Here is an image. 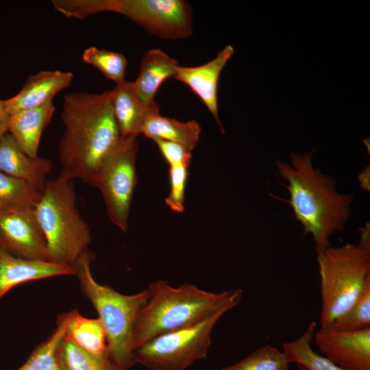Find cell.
Listing matches in <instances>:
<instances>
[{"instance_id": "6da1fadb", "label": "cell", "mask_w": 370, "mask_h": 370, "mask_svg": "<svg viewBox=\"0 0 370 370\" xmlns=\"http://www.w3.org/2000/svg\"><path fill=\"white\" fill-rule=\"evenodd\" d=\"M61 119L60 173L93 186L99 169L124 138L113 112L112 90L66 95Z\"/></svg>"}, {"instance_id": "7a4b0ae2", "label": "cell", "mask_w": 370, "mask_h": 370, "mask_svg": "<svg viewBox=\"0 0 370 370\" xmlns=\"http://www.w3.org/2000/svg\"><path fill=\"white\" fill-rule=\"evenodd\" d=\"M275 168L286 184L295 217L310 234L318 254L330 247V238L342 232L352 214L354 197L336 190V180L312 164V152L291 153L289 162L277 160Z\"/></svg>"}, {"instance_id": "3957f363", "label": "cell", "mask_w": 370, "mask_h": 370, "mask_svg": "<svg viewBox=\"0 0 370 370\" xmlns=\"http://www.w3.org/2000/svg\"><path fill=\"white\" fill-rule=\"evenodd\" d=\"M147 291L134 328V351L157 336L198 323L224 306L236 307L243 296L241 289L214 293L190 284L174 288L162 280L151 283Z\"/></svg>"}, {"instance_id": "277c9868", "label": "cell", "mask_w": 370, "mask_h": 370, "mask_svg": "<svg viewBox=\"0 0 370 370\" xmlns=\"http://www.w3.org/2000/svg\"><path fill=\"white\" fill-rule=\"evenodd\" d=\"M95 255L90 251L72 266L84 295L97 310L105 329L110 357L121 370L135 363L132 335L137 316L147 297V288L134 295H123L93 278L90 264Z\"/></svg>"}, {"instance_id": "5b68a950", "label": "cell", "mask_w": 370, "mask_h": 370, "mask_svg": "<svg viewBox=\"0 0 370 370\" xmlns=\"http://www.w3.org/2000/svg\"><path fill=\"white\" fill-rule=\"evenodd\" d=\"M73 180L60 173L47 180L36 215L50 260L73 266L89 251L90 230L77 207Z\"/></svg>"}, {"instance_id": "8992f818", "label": "cell", "mask_w": 370, "mask_h": 370, "mask_svg": "<svg viewBox=\"0 0 370 370\" xmlns=\"http://www.w3.org/2000/svg\"><path fill=\"white\" fill-rule=\"evenodd\" d=\"M321 279V327L331 326L358 298L370 277V249L360 245L330 246L317 257Z\"/></svg>"}, {"instance_id": "52a82bcc", "label": "cell", "mask_w": 370, "mask_h": 370, "mask_svg": "<svg viewBox=\"0 0 370 370\" xmlns=\"http://www.w3.org/2000/svg\"><path fill=\"white\" fill-rule=\"evenodd\" d=\"M235 306H224L201 321L157 336L134 351L135 363L149 370H185L206 357L219 319Z\"/></svg>"}, {"instance_id": "ba28073f", "label": "cell", "mask_w": 370, "mask_h": 370, "mask_svg": "<svg viewBox=\"0 0 370 370\" xmlns=\"http://www.w3.org/2000/svg\"><path fill=\"white\" fill-rule=\"evenodd\" d=\"M137 136H126L105 160L93 186L100 190L111 222L125 233L137 184Z\"/></svg>"}, {"instance_id": "9c48e42d", "label": "cell", "mask_w": 370, "mask_h": 370, "mask_svg": "<svg viewBox=\"0 0 370 370\" xmlns=\"http://www.w3.org/2000/svg\"><path fill=\"white\" fill-rule=\"evenodd\" d=\"M121 14L161 38L184 39L192 34L190 4L183 0H115Z\"/></svg>"}, {"instance_id": "30bf717a", "label": "cell", "mask_w": 370, "mask_h": 370, "mask_svg": "<svg viewBox=\"0 0 370 370\" xmlns=\"http://www.w3.org/2000/svg\"><path fill=\"white\" fill-rule=\"evenodd\" d=\"M0 247L18 257L51 261L36 210L0 213Z\"/></svg>"}, {"instance_id": "8fae6325", "label": "cell", "mask_w": 370, "mask_h": 370, "mask_svg": "<svg viewBox=\"0 0 370 370\" xmlns=\"http://www.w3.org/2000/svg\"><path fill=\"white\" fill-rule=\"evenodd\" d=\"M315 343L325 357L344 370H370V329L338 330L321 327Z\"/></svg>"}, {"instance_id": "7c38bea8", "label": "cell", "mask_w": 370, "mask_h": 370, "mask_svg": "<svg viewBox=\"0 0 370 370\" xmlns=\"http://www.w3.org/2000/svg\"><path fill=\"white\" fill-rule=\"evenodd\" d=\"M234 49L227 45L210 61L196 66H181L174 78L188 86L203 101L213 116L222 134H225L221 123L218 108V85L221 71L231 59Z\"/></svg>"}, {"instance_id": "4fadbf2b", "label": "cell", "mask_w": 370, "mask_h": 370, "mask_svg": "<svg viewBox=\"0 0 370 370\" xmlns=\"http://www.w3.org/2000/svg\"><path fill=\"white\" fill-rule=\"evenodd\" d=\"M71 275H75V271L70 265L18 257L0 247V299L24 282Z\"/></svg>"}, {"instance_id": "5bb4252c", "label": "cell", "mask_w": 370, "mask_h": 370, "mask_svg": "<svg viewBox=\"0 0 370 370\" xmlns=\"http://www.w3.org/2000/svg\"><path fill=\"white\" fill-rule=\"evenodd\" d=\"M73 74L61 71H42L30 75L14 96L3 100L9 116L53 101L54 96L71 83Z\"/></svg>"}, {"instance_id": "9a60e30c", "label": "cell", "mask_w": 370, "mask_h": 370, "mask_svg": "<svg viewBox=\"0 0 370 370\" xmlns=\"http://www.w3.org/2000/svg\"><path fill=\"white\" fill-rule=\"evenodd\" d=\"M52 169V161L29 156L10 133L7 132L0 140L1 172L27 181L42 191L47 176Z\"/></svg>"}, {"instance_id": "2e32d148", "label": "cell", "mask_w": 370, "mask_h": 370, "mask_svg": "<svg viewBox=\"0 0 370 370\" xmlns=\"http://www.w3.org/2000/svg\"><path fill=\"white\" fill-rule=\"evenodd\" d=\"M112 90V108L123 136H137L147 118L160 113L159 105L149 106L138 97L133 82L125 79L116 84Z\"/></svg>"}, {"instance_id": "e0dca14e", "label": "cell", "mask_w": 370, "mask_h": 370, "mask_svg": "<svg viewBox=\"0 0 370 370\" xmlns=\"http://www.w3.org/2000/svg\"><path fill=\"white\" fill-rule=\"evenodd\" d=\"M55 112L52 101L37 108L24 110L9 116L8 133L29 156L38 157V149L42 132Z\"/></svg>"}, {"instance_id": "ac0fdd59", "label": "cell", "mask_w": 370, "mask_h": 370, "mask_svg": "<svg viewBox=\"0 0 370 370\" xmlns=\"http://www.w3.org/2000/svg\"><path fill=\"white\" fill-rule=\"evenodd\" d=\"M179 66L177 60L162 50L147 51L142 57L138 75L133 82L141 101L149 106L158 105L155 101L158 90L166 79L174 77Z\"/></svg>"}, {"instance_id": "d6986e66", "label": "cell", "mask_w": 370, "mask_h": 370, "mask_svg": "<svg viewBox=\"0 0 370 370\" xmlns=\"http://www.w3.org/2000/svg\"><path fill=\"white\" fill-rule=\"evenodd\" d=\"M60 315L64 321V338L95 354L109 352L106 333L99 318L85 317L77 310Z\"/></svg>"}, {"instance_id": "ffe728a7", "label": "cell", "mask_w": 370, "mask_h": 370, "mask_svg": "<svg viewBox=\"0 0 370 370\" xmlns=\"http://www.w3.org/2000/svg\"><path fill=\"white\" fill-rule=\"evenodd\" d=\"M201 132L199 124L195 120L180 121L158 113L147 118L140 134L152 140L161 139L173 142L193 151L199 140Z\"/></svg>"}, {"instance_id": "44dd1931", "label": "cell", "mask_w": 370, "mask_h": 370, "mask_svg": "<svg viewBox=\"0 0 370 370\" xmlns=\"http://www.w3.org/2000/svg\"><path fill=\"white\" fill-rule=\"evenodd\" d=\"M42 193L32 184L0 171V213L36 210Z\"/></svg>"}, {"instance_id": "7402d4cb", "label": "cell", "mask_w": 370, "mask_h": 370, "mask_svg": "<svg viewBox=\"0 0 370 370\" xmlns=\"http://www.w3.org/2000/svg\"><path fill=\"white\" fill-rule=\"evenodd\" d=\"M64 332V321L60 315L51 335L38 345L26 361L15 370H68L60 351Z\"/></svg>"}, {"instance_id": "603a6c76", "label": "cell", "mask_w": 370, "mask_h": 370, "mask_svg": "<svg viewBox=\"0 0 370 370\" xmlns=\"http://www.w3.org/2000/svg\"><path fill=\"white\" fill-rule=\"evenodd\" d=\"M316 327L317 323L311 321L302 335L283 344V352L288 362H295L306 370H344L312 349L310 343Z\"/></svg>"}, {"instance_id": "cb8c5ba5", "label": "cell", "mask_w": 370, "mask_h": 370, "mask_svg": "<svg viewBox=\"0 0 370 370\" xmlns=\"http://www.w3.org/2000/svg\"><path fill=\"white\" fill-rule=\"evenodd\" d=\"M60 351L68 370H121L109 352L104 354L88 352L64 338V336Z\"/></svg>"}, {"instance_id": "d4e9b609", "label": "cell", "mask_w": 370, "mask_h": 370, "mask_svg": "<svg viewBox=\"0 0 370 370\" xmlns=\"http://www.w3.org/2000/svg\"><path fill=\"white\" fill-rule=\"evenodd\" d=\"M82 59L116 84L125 79L127 61L120 53L90 47L84 51Z\"/></svg>"}, {"instance_id": "484cf974", "label": "cell", "mask_w": 370, "mask_h": 370, "mask_svg": "<svg viewBox=\"0 0 370 370\" xmlns=\"http://www.w3.org/2000/svg\"><path fill=\"white\" fill-rule=\"evenodd\" d=\"M288 365L283 351L275 347L264 345L222 370H288Z\"/></svg>"}, {"instance_id": "4316f807", "label": "cell", "mask_w": 370, "mask_h": 370, "mask_svg": "<svg viewBox=\"0 0 370 370\" xmlns=\"http://www.w3.org/2000/svg\"><path fill=\"white\" fill-rule=\"evenodd\" d=\"M331 327L344 331L370 329V277L367 279L352 307L337 319Z\"/></svg>"}, {"instance_id": "83f0119b", "label": "cell", "mask_w": 370, "mask_h": 370, "mask_svg": "<svg viewBox=\"0 0 370 370\" xmlns=\"http://www.w3.org/2000/svg\"><path fill=\"white\" fill-rule=\"evenodd\" d=\"M53 8L66 17L84 19L105 12H112L113 0H53Z\"/></svg>"}, {"instance_id": "f1b7e54d", "label": "cell", "mask_w": 370, "mask_h": 370, "mask_svg": "<svg viewBox=\"0 0 370 370\" xmlns=\"http://www.w3.org/2000/svg\"><path fill=\"white\" fill-rule=\"evenodd\" d=\"M188 167L185 165L169 166L171 190L165 199L166 204L175 212H183L185 204V189L188 177Z\"/></svg>"}, {"instance_id": "f546056e", "label": "cell", "mask_w": 370, "mask_h": 370, "mask_svg": "<svg viewBox=\"0 0 370 370\" xmlns=\"http://www.w3.org/2000/svg\"><path fill=\"white\" fill-rule=\"evenodd\" d=\"M163 157L170 166L185 165L189 166L192 158V151L182 145L161 139H155Z\"/></svg>"}, {"instance_id": "4dcf8cb0", "label": "cell", "mask_w": 370, "mask_h": 370, "mask_svg": "<svg viewBox=\"0 0 370 370\" xmlns=\"http://www.w3.org/2000/svg\"><path fill=\"white\" fill-rule=\"evenodd\" d=\"M370 169L369 166L366 167L358 175V182L361 188L369 192L370 188Z\"/></svg>"}, {"instance_id": "1f68e13d", "label": "cell", "mask_w": 370, "mask_h": 370, "mask_svg": "<svg viewBox=\"0 0 370 370\" xmlns=\"http://www.w3.org/2000/svg\"><path fill=\"white\" fill-rule=\"evenodd\" d=\"M9 115L4 108L3 100H0V123H8Z\"/></svg>"}, {"instance_id": "d6a6232c", "label": "cell", "mask_w": 370, "mask_h": 370, "mask_svg": "<svg viewBox=\"0 0 370 370\" xmlns=\"http://www.w3.org/2000/svg\"><path fill=\"white\" fill-rule=\"evenodd\" d=\"M8 132V123H0V140Z\"/></svg>"}, {"instance_id": "836d02e7", "label": "cell", "mask_w": 370, "mask_h": 370, "mask_svg": "<svg viewBox=\"0 0 370 370\" xmlns=\"http://www.w3.org/2000/svg\"><path fill=\"white\" fill-rule=\"evenodd\" d=\"M297 366H298L299 370H306L304 367H302L301 366H299V365H297Z\"/></svg>"}]
</instances>
